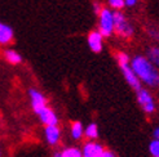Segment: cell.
I'll return each instance as SVG.
<instances>
[{"label":"cell","mask_w":159,"mask_h":157,"mask_svg":"<svg viewBox=\"0 0 159 157\" xmlns=\"http://www.w3.org/2000/svg\"><path fill=\"white\" fill-rule=\"evenodd\" d=\"M153 139H159V125L153 130Z\"/></svg>","instance_id":"24"},{"label":"cell","mask_w":159,"mask_h":157,"mask_svg":"<svg viewBox=\"0 0 159 157\" xmlns=\"http://www.w3.org/2000/svg\"><path fill=\"white\" fill-rule=\"evenodd\" d=\"M136 100H137V104L140 106V108L146 115H153L157 111V104H155L154 97L144 86L140 88L139 90H136Z\"/></svg>","instance_id":"4"},{"label":"cell","mask_w":159,"mask_h":157,"mask_svg":"<svg viewBox=\"0 0 159 157\" xmlns=\"http://www.w3.org/2000/svg\"><path fill=\"white\" fill-rule=\"evenodd\" d=\"M3 57H4V59L8 62V63L13 65V66L21 65L22 63V59H23L21 54L17 50H16V49H13V48H5L3 50Z\"/></svg>","instance_id":"12"},{"label":"cell","mask_w":159,"mask_h":157,"mask_svg":"<svg viewBox=\"0 0 159 157\" xmlns=\"http://www.w3.org/2000/svg\"><path fill=\"white\" fill-rule=\"evenodd\" d=\"M105 147L97 140H85L82 147V155L83 157H98Z\"/></svg>","instance_id":"8"},{"label":"cell","mask_w":159,"mask_h":157,"mask_svg":"<svg viewBox=\"0 0 159 157\" xmlns=\"http://www.w3.org/2000/svg\"><path fill=\"white\" fill-rule=\"evenodd\" d=\"M106 3L111 11H122L123 8H125L124 0H107Z\"/></svg>","instance_id":"18"},{"label":"cell","mask_w":159,"mask_h":157,"mask_svg":"<svg viewBox=\"0 0 159 157\" xmlns=\"http://www.w3.org/2000/svg\"><path fill=\"white\" fill-rule=\"evenodd\" d=\"M149 153L153 157L159 156V139H153L149 143Z\"/></svg>","instance_id":"19"},{"label":"cell","mask_w":159,"mask_h":157,"mask_svg":"<svg viewBox=\"0 0 159 157\" xmlns=\"http://www.w3.org/2000/svg\"><path fill=\"white\" fill-rule=\"evenodd\" d=\"M149 35L152 36L154 40H158L159 41V30H150L149 31Z\"/></svg>","instance_id":"23"},{"label":"cell","mask_w":159,"mask_h":157,"mask_svg":"<svg viewBox=\"0 0 159 157\" xmlns=\"http://www.w3.org/2000/svg\"><path fill=\"white\" fill-rule=\"evenodd\" d=\"M98 157H118L116 153L114 151H111V150H107V148H105L104 151H102V153L98 156Z\"/></svg>","instance_id":"20"},{"label":"cell","mask_w":159,"mask_h":157,"mask_svg":"<svg viewBox=\"0 0 159 157\" xmlns=\"http://www.w3.org/2000/svg\"><path fill=\"white\" fill-rule=\"evenodd\" d=\"M120 71H122V75H123V77H124L125 83L128 84L134 91L139 90L140 88H142L141 81L139 80V77L136 76V74L133 72V70L131 68V66H129V65L120 66Z\"/></svg>","instance_id":"10"},{"label":"cell","mask_w":159,"mask_h":157,"mask_svg":"<svg viewBox=\"0 0 159 157\" xmlns=\"http://www.w3.org/2000/svg\"><path fill=\"white\" fill-rule=\"evenodd\" d=\"M114 34L122 39H131L134 34L132 23L122 11H114Z\"/></svg>","instance_id":"2"},{"label":"cell","mask_w":159,"mask_h":157,"mask_svg":"<svg viewBox=\"0 0 159 157\" xmlns=\"http://www.w3.org/2000/svg\"><path fill=\"white\" fill-rule=\"evenodd\" d=\"M137 3H139V0H124V5L127 8H133Z\"/></svg>","instance_id":"22"},{"label":"cell","mask_w":159,"mask_h":157,"mask_svg":"<svg viewBox=\"0 0 159 157\" xmlns=\"http://www.w3.org/2000/svg\"><path fill=\"white\" fill-rule=\"evenodd\" d=\"M157 157H159V156H157Z\"/></svg>","instance_id":"27"},{"label":"cell","mask_w":159,"mask_h":157,"mask_svg":"<svg viewBox=\"0 0 159 157\" xmlns=\"http://www.w3.org/2000/svg\"><path fill=\"white\" fill-rule=\"evenodd\" d=\"M14 40V31L13 28L7 25L5 22L0 21V46H8Z\"/></svg>","instance_id":"11"},{"label":"cell","mask_w":159,"mask_h":157,"mask_svg":"<svg viewBox=\"0 0 159 157\" xmlns=\"http://www.w3.org/2000/svg\"><path fill=\"white\" fill-rule=\"evenodd\" d=\"M98 17V31L104 37H110L114 35V11L109 6H102V9L97 14Z\"/></svg>","instance_id":"3"},{"label":"cell","mask_w":159,"mask_h":157,"mask_svg":"<svg viewBox=\"0 0 159 157\" xmlns=\"http://www.w3.org/2000/svg\"><path fill=\"white\" fill-rule=\"evenodd\" d=\"M36 116L39 117L40 122L44 125H58L60 122V119H58V115L54 112V109L51 108L49 106H45L43 109H40Z\"/></svg>","instance_id":"9"},{"label":"cell","mask_w":159,"mask_h":157,"mask_svg":"<svg viewBox=\"0 0 159 157\" xmlns=\"http://www.w3.org/2000/svg\"><path fill=\"white\" fill-rule=\"evenodd\" d=\"M102 6H104V5H102L100 2H94V3H93V12H94V14L97 15V14L100 13V11L102 9Z\"/></svg>","instance_id":"21"},{"label":"cell","mask_w":159,"mask_h":157,"mask_svg":"<svg viewBox=\"0 0 159 157\" xmlns=\"http://www.w3.org/2000/svg\"><path fill=\"white\" fill-rule=\"evenodd\" d=\"M129 66L141 84L149 88H159V68L155 67L145 56H134L131 58Z\"/></svg>","instance_id":"1"},{"label":"cell","mask_w":159,"mask_h":157,"mask_svg":"<svg viewBox=\"0 0 159 157\" xmlns=\"http://www.w3.org/2000/svg\"><path fill=\"white\" fill-rule=\"evenodd\" d=\"M152 63L159 68V46H150L146 50V56H145Z\"/></svg>","instance_id":"16"},{"label":"cell","mask_w":159,"mask_h":157,"mask_svg":"<svg viewBox=\"0 0 159 157\" xmlns=\"http://www.w3.org/2000/svg\"><path fill=\"white\" fill-rule=\"evenodd\" d=\"M3 156V148H2V144H0V157Z\"/></svg>","instance_id":"26"},{"label":"cell","mask_w":159,"mask_h":157,"mask_svg":"<svg viewBox=\"0 0 159 157\" xmlns=\"http://www.w3.org/2000/svg\"><path fill=\"white\" fill-rule=\"evenodd\" d=\"M29 98H30L31 108H33L35 115L40 111V109H43L45 106H48V100H47L45 95L36 88H30L29 89Z\"/></svg>","instance_id":"5"},{"label":"cell","mask_w":159,"mask_h":157,"mask_svg":"<svg viewBox=\"0 0 159 157\" xmlns=\"http://www.w3.org/2000/svg\"><path fill=\"white\" fill-rule=\"evenodd\" d=\"M115 59H116V63L119 65V67L131 63V58H129V56H128L127 53H124V52H118V53L115 54Z\"/></svg>","instance_id":"17"},{"label":"cell","mask_w":159,"mask_h":157,"mask_svg":"<svg viewBox=\"0 0 159 157\" xmlns=\"http://www.w3.org/2000/svg\"><path fill=\"white\" fill-rule=\"evenodd\" d=\"M52 157H62V152L61 150H54L52 153Z\"/></svg>","instance_id":"25"},{"label":"cell","mask_w":159,"mask_h":157,"mask_svg":"<svg viewBox=\"0 0 159 157\" xmlns=\"http://www.w3.org/2000/svg\"><path fill=\"white\" fill-rule=\"evenodd\" d=\"M44 139L45 142L48 143L51 147H57L62 139V133H61V128L58 125H45L44 130Z\"/></svg>","instance_id":"6"},{"label":"cell","mask_w":159,"mask_h":157,"mask_svg":"<svg viewBox=\"0 0 159 157\" xmlns=\"http://www.w3.org/2000/svg\"><path fill=\"white\" fill-rule=\"evenodd\" d=\"M70 135L74 140H82L84 138V126L82 121H73L70 124Z\"/></svg>","instance_id":"13"},{"label":"cell","mask_w":159,"mask_h":157,"mask_svg":"<svg viewBox=\"0 0 159 157\" xmlns=\"http://www.w3.org/2000/svg\"><path fill=\"white\" fill-rule=\"evenodd\" d=\"M100 135L98 125L96 122H89L84 128V138L85 140H97Z\"/></svg>","instance_id":"14"},{"label":"cell","mask_w":159,"mask_h":157,"mask_svg":"<svg viewBox=\"0 0 159 157\" xmlns=\"http://www.w3.org/2000/svg\"><path fill=\"white\" fill-rule=\"evenodd\" d=\"M104 36L101 35V32L98 30H92L87 35V44H88V48L93 52V53H101L104 49Z\"/></svg>","instance_id":"7"},{"label":"cell","mask_w":159,"mask_h":157,"mask_svg":"<svg viewBox=\"0 0 159 157\" xmlns=\"http://www.w3.org/2000/svg\"><path fill=\"white\" fill-rule=\"evenodd\" d=\"M62 157H83L82 155V148H79L76 146H67L63 147L62 150Z\"/></svg>","instance_id":"15"}]
</instances>
